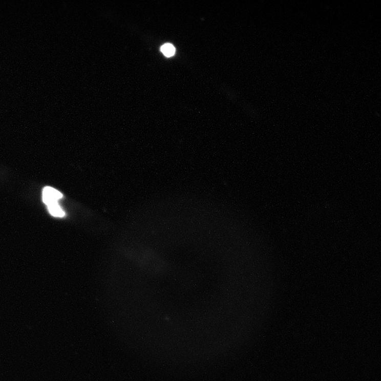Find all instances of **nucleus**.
Listing matches in <instances>:
<instances>
[{"instance_id":"f257e3e1","label":"nucleus","mask_w":381,"mask_h":381,"mask_svg":"<svg viewBox=\"0 0 381 381\" xmlns=\"http://www.w3.org/2000/svg\"><path fill=\"white\" fill-rule=\"evenodd\" d=\"M62 198V195L57 189L46 186L43 190V201L47 206L58 203V201Z\"/></svg>"},{"instance_id":"f03ea898","label":"nucleus","mask_w":381,"mask_h":381,"mask_svg":"<svg viewBox=\"0 0 381 381\" xmlns=\"http://www.w3.org/2000/svg\"><path fill=\"white\" fill-rule=\"evenodd\" d=\"M47 206L48 209L52 216L57 217H62L65 216V211L62 210L58 203H53Z\"/></svg>"},{"instance_id":"7ed1b4c3","label":"nucleus","mask_w":381,"mask_h":381,"mask_svg":"<svg viewBox=\"0 0 381 381\" xmlns=\"http://www.w3.org/2000/svg\"><path fill=\"white\" fill-rule=\"evenodd\" d=\"M161 50L163 54L167 57L173 56L176 53V49L171 44H166L163 45L161 47Z\"/></svg>"}]
</instances>
